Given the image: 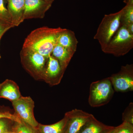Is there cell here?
Returning <instances> with one entry per match:
<instances>
[{
  "instance_id": "4316f807",
  "label": "cell",
  "mask_w": 133,
  "mask_h": 133,
  "mask_svg": "<svg viewBox=\"0 0 133 133\" xmlns=\"http://www.w3.org/2000/svg\"><path fill=\"white\" fill-rule=\"evenodd\" d=\"M5 133H16L14 131H13V132H9V131H8V132H6Z\"/></svg>"
},
{
  "instance_id": "d4e9b609",
  "label": "cell",
  "mask_w": 133,
  "mask_h": 133,
  "mask_svg": "<svg viewBox=\"0 0 133 133\" xmlns=\"http://www.w3.org/2000/svg\"><path fill=\"white\" fill-rule=\"evenodd\" d=\"M43 1H45L46 2L49 3H51V4H52V3L54 2L55 0H43Z\"/></svg>"
},
{
  "instance_id": "cb8c5ba5",
  "label": "cell",
  "mask_w": 133,
  "mask_h": 133,
  "mask_svg": "<svg viewBox=\"0 0 133 133\" xmlns=\"http://www.w3.org/2000/svg\"><path fill=\"white\" fill-rule=\"evenodd\" d=\"M13 27L14 26L11 24L0 21V41L2 36L5 34V32Z\"/></svg>"
},
{
  "instance_id": "9a60e30c",
  "label": "cell",
  "mask_w": 133,
  "mask_h": 133,
  "mask_svg": "<svg viewBox=\"0 0 133 133\" xmlns=\"http://www.w3.org/2000/svg\"><path fill=\"white\" fill-rule=\"evenodd\" d=\"M74 54L63 47L57 44L52 50L51 55L59 62L62 70L65 71Z\"/></svg>"
},
{
  "instance_id": "ba28073f",
  "label": "cell",
  "mask_w": 133,
  "mask_h": 133,
  "mask_svg": "<svg viewBox=\"0 0 133 133\" xmlns=\"http://www.w3.org/2000/svg\"><path fill=\"white\" fill-rule=\"evenodd\" d=\"M64 72L58 61L50 55L48 57L43 80L51 86L57 85L61 82Z\"/></svg>"
},
{
  "instance_id": "ffe728a7",
  "label": "cell",
  "mask_w": 133,
  "mask_h": 133,
  "mask_svg": "<svg viewBox=\"0 0 133 133\" xmlns=\"http://www.w3.org/2000/svg\"><path fill=\"white\" fill-rule=\"evenodd\" d=\"M123 122L133 124V103L131 102L122 113Z\"/></svg>"
},
{
  "instance_id": "d6986e66",
  "label": "cell",
  "mask_w": 133,
  "mask_h": 133,
  "mask_svg": "<svg viewBox=\"0 0 133 133\" xmlns=\"http://www.w3.org/2000/svg\"><path fill=\"white\" fill-rule=\"evenodd\" d=\"M0 21L13 26L7 9L4 5L3 0H0Z\"/></svg>"
},
{
  "instance_id": "ac0fdd59",
  "label": "cell",
  "mask_w": 133,
  "mask_h": 133,
  "mask_svg": "<svg viewBox=\"0 0 133 133\" xmlns=\"http://www.w3.org/2000/svg\"><path fill=\"white\" fill-rule=\"evenodd\" d=\"M15 123L14 130L16 133H36L35 128L22 121L19 123Z\"/></svg>"
},
{
  "instance_id": "9c48e42d",
  "label": "cell",
  "mask_w": 133,
  "mask_h": 133,
  "mask_svg": "<svg viewBox=\"0 0 133 133\" xmlns=\"http://www.w3.org/2000/svg\"><path fill=\"white\" fill-rule=\"evenodd\" d=\"M51 5L43 0H25L23 19H42Z\"/></svg>"
},
{
  "instance_id": "8fae6325",
  "label": "cell",
  "mask_w": 133,
  "mask_h": 133,
  "mask_svg": "<svg viewBox=\"0 0 133 133\" xmlns=\"http://www.w3.org/2000/svg\"><path fill=\"white\" fill-rule=\"evenodd\" d=\"M7 9L14 27L18 26L24 21L23 19L25 0H6Z\"/></svg>"
},
{
  "instance_id": "603a6c76",
  "label": "cell",
  "mask_w": 133,
  "mask_h": 133,
  "mask_svg": "<svg viewBox=\"0 0 133 133\" xmlns=\"http://www.w3.org/2000/svg\"><path fill=\"white\" fill-rule=\"evenodd\" d=\"M8 119H0V133H5L9 131L10 124Z\"/></svg>"
},
{
  "instance_id": "5b68a950",
  "label": "cell",
  "mask_w": 133,
  "mask_h": 133,
  "mask_svg": "<svg viewBox=\"0 0 133 133\" xmlns=\"http://www.w3.org/2000/svg\"><path fill=\"white\" fill-rule=\"evenodd\" d=\"M133 48V35L124 26L120 27L106 47L102 51L115 57L124 56Z\"/></svg>"
},
{
  "instance_id": "2e32d148",
  "label": "cell",
  "mask_w": 133,
  "mask_h": 133,
  "mask_svg": "<svg viewBox=\"0 0 133 133\" xmlns=\"http://www.w3.org/2000/svg\"><path fill=\"white\" fill-rule=\"evenodd\" d=\"M67 120V116L65 115L63 118L55 124L50 125L39 124L35 128L36 133H65Z\"/></svg>"
},
{
  "instance_id": "277c9868",
  "label": "cell",
  "mask_w": 133,
  "mask_h": 133,
  "mask_svg": "<svg viewBox=\"0 0 133 133\" xmlns=\"http://www.w3.org/2000/svg\"><path fill=\"white\" fill-rule=\"evenodd\" d=\"M122 10L109 15H105L94 36L104 50L120 27Z\"/></svg>"
},
{
  "instance_id": "83f0119b",
  "label": "cell",
  "mask_w": 133,
  "mask_h": 133,
  "mask_svg": "<svg viewBox=\"0 0 133 133\" xmlns=\"http://www.w3.org/2000/svg\"><path fill=\"white\" fill-rule=\"evenodd\" d=\"M1 54H0V59H1Z\"/></svg>"
},
{
  "instance_id": "7a4b0ae2",
  "label": "cell",
  "mask_w": 133,
  "mask_h": 133,
  "mask_svg": "<svg viewBox=\"0 0 133 133\" xmlns=\"http://www.w3.org/2000/svg\"><path fill=\"white\" fill-rule=\"evenodd\" d=\"M21 62L24 69L36 80H42L48 58L35 51L22 48Z\"/></svg>"
},
{
  "instance_id": "3957f363",
  "label": "cell",
  "mask_w": 133,
  "mask_h": 133,
  "mask_svg": "<svg viewBox=\"0 0 133 133\" xmlns=\"http://www.w3.org/2000/svg\"><path fill=\"white\" fill-rule=\"evenodd\" d=\"M114 93L109 77L92 82L90 86L88 103L92 107L103 106L110 102Z\"/></svg>"
},
{
  "instance_id": "4fadbf2b",
  "label": "cell",
  "mask_w": 133,
  "mask_h": 133,
  "mask_svg": "<svg viewBox=\"0 0 133 133\" xmlns=\"http://www.w3.org/2000/svg\"><path fill=\"white\" fill-rule=\"evenodd\" d=\"M115 127L103 124L92 115L77 133H107Z\"/></svg>"
},
{
  "instance_id": "6da1fadb",
  "label": "cell",
  "mask_w": 133,
  "mask_h": 133,
  "mask_svg": "<svg viewBox=\"0 0 133 133\" xmlns=\"http://www.w3.org/2000/svg\"><path fill=\"white\" fill-rule=\"evenodd\" d=\"M64 29L60 27L52 28L48 27L36 29L26 37L22 48L30 49L48 58L57 45L58 36Z\"/></svg>"
},
{
  "instance_id": "484cf974",
  "label": "cell",
  "mask_w": 133,
  "mask_h": 133,
  "mask_svg": "<svg viewBox=\"0 0 133 133\" xmlns=\"http://www.w3.org/2000/svg\"><path fill=\"white\" fill-rule=\"evenodd\" d=\"M115 128H115L114 129H112V130H111V131H109V132H107V133H114Z\"/></svg>"
},
{
  "instance_id": "30bf717a",
  "label": "cell",
  "mask_w": 133,
  "mask_h": 133,
  "mask_svg": "<svg viewBox=\"0 0 133 133\" xmlns=\"http://www.w3.org/2000/svg\"><path fill=\"white\" fill-rule=\"evenodd\" d=\"M65 115L68 118L65 133H77L92 114L75 109L66 112Z\"/></svg>"
},
{
  "instance_id": "8992f818",
  "label": "cell",
  "mask_w": 133,
  "mask_h": 133,
  "mask_svg": "<svg viewBox=\"0 0 133 133\" xmlns=\"http://www.w3.org/2000/svg\"><path fill=\"white\" fill-rule=\"evenodd\" d=\"M12 103L15 114L22 121L33 128H36L38 126L39 123L34 116L35 103L30 97L22 96Z\"/></svg>"
},
{
  "instance_id": "5bb4252c",
  "label": "cell",
  "mask_w": 133,
  "mask_h": 133,
  "mask_svg": "<svg viewBox=\"0 0 133 133\" xmlns=\"http://www.w3.org/2000/svg\"><path fill=\"white\" fill-rule=\"evenodd\" d=\"M78 43L74 31L64 29L58 37L57 44L75 53Z\"/></svg>"
},
{
  "instance_id": "52a82bcc",
  "label": "cell",
  "mask_w": 133,
  "mask_h": 133,
  "mask_svg": "<svg viewBox=\"0 0 133 133\" xmlns=\"http://www.w3.org/2000/svg\"><path fill=\"white\" fill-rule=\"evenodd\" d=\"M114 90L116 92H126L133 91V65H126L120 70L109 77Z\"/></svg>"
},
{
  "instance_id": "44dd1931",
  "label": "cell",
  "mask_w": 133,
  "mask_h": 133,
  "mask_svg": "<svg viewBox=\"0 0 133 133\" xmlns=\"http://www.w3.org/2000/svg\"><path fill=\"white\" fill-rule=\"evenodd\" d=\"M114 133H133V124L123 122L120 125L115 127Z\"/></svg>"
},
{
  "instance_id": "7c38bea8",
  "label": "cell",
  "mask_w": 133,
  "mask_h": 133,
  "mask_svg": "<svg viewBox=\"0 0 133 133\" xmlns=\"http://www.w3.org/2000/svg\"><path fill=\"white\" fill-rule=\"evenodd\" d=\"M21 96L19 86L15 81L7 79L0 84V98L12 102Z\"/></svg>"
},
{
  "instance_id": "7402d4cb",
  "label": "cell",
  "mask_w": 133,
  "mask_h": 133,
  "mask_svg": "<svg viewBox=\"0 0 133 133\" xmlns=\"http://www.w3.org/2000/svg\"><path fill=\"white\" fill-rule=\"evenodd\" d=\"M8 119L11 121L17 123L21 122L22 121L15 114H13L9 112H0V119Z\"/></svg>"
},
{
  "instance_id": "e0dca14e",
  "label": "cell",
  "mask_w": 133,
  "mask_h": 133,
  "mask_svg": "<svg viewBox=\"0 0 133 133\" xmlns=\"http://www.w3.org/2000/svg\"><path fill=\"white\" fill-rule=\"evenodd\" d=\"M124 2L126 5L122 9L120 27L133 24V0H124Z\"/></svg>"
}]
</instances>
